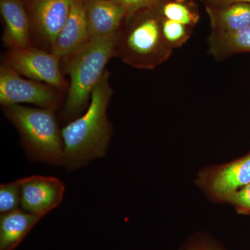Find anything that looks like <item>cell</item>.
I'll use <instances>...</instances> for the list:
<instances>
[{"label":"cell","mask_w":250,"mask_h":250,"mask_svg":"<svg viewBox=\"0 0 250 250\" xmlns=\"http://www.w3.org/2000/svg\"><path fill=\"white\" fill-rule=\"evenodd\" d=\"M109 72L105 70L94 88L85 113L62 129L64 152L62 166L72 171L90 161L103 157L107 152L112 134L107 108L113 94Z\"/></svg>","instance_id":"1"},{"label":"cell","mask_w":250,"mask_h":250,"mask_svg":"<svg viewBox=\"0 0 250 250\" xmlns=\"http://www.w3.org/2000/svg\"><path fill=\"white\" fill-rule=\"evenodd\" d=\"M117 34L90 39L65 58V71L70 79L62 111L65 119L75 120L88 108L92 92L106 70V64L116 56Z\"/></svg>","instance_id":"2"},{"label":"cell","mask_w":250,"mask_h":250,"mask_svg":"<svg viewBox=\"0 0 250 250\" xmlns=\"http://www.w3.org/2000/svg\"><path fill=\"white\" fill-rule=\"evenodd\" d=\"M161 3L126 18V25L118 31L116 56L130 66L151 70L172 54L161 30Z\"/></svg>","instance_id":"3"},{"label":"cell","mask_w":250,"mask_h":250,"mask_svg":"<svg viewBox=\"0 0 250 250\" xmlns=\"http://www.w3.org/2000/svg\"><path fill=\"white\" fill-rule=\"evenodd\" d=\"M5 116L16 126L31 160L62 166L64 146L53 110L20 104L3 106Z\"/></svg>","instance_id":"4"},{"label":"cell","mask_w":250,"mask_h":250,"mask_svg":"<svg viewBox=\"0 0 250 250\" xmlns=\"http://www.w3.org/2000/svg\"><path fill=\"white\" fill-rule=\"evenodd\" d=\"M60 102L57 88L37 81L25 80L8 65H1L0 103L3 106L27 103L55 111Z\"/></svg>","instance_id":"5"},{"label":"cell","mask_w":250,"mask_h":250,"mask_svg":"<svg viewBox=\"0 0 250 250\" xmlns=\"http://www.w3.org/2000/svg\"><path fill=\"white\" fill-rule=\"evenodd\" d=\"M59 58L52 52L31 47L9 49L4 56V64L22 76L45 83L57 90L66 88L67 83L62 76Z\"/></svg>","instance_id":"6"},{"label":"cell","mask_w":250,"mask_h":250,"mask_svg":"<svg viewBox=\"0 0 250 250\" xmlns=\"http://www.w3.org/2000/svg\"><path fill=\"white\" fill-rule=\"evenodd\" d=\"M18 181L24 211L42 217L62 203L65 184L57 177L34 175Z\"/></svg>","instance_id":"7"},{"label":"cell","mask_w":250,"mask_h":250,"mask_svg":"<svg viewBox=\"0 0 250 250\" xmlns=\"http://www.w3.org/2000/svg\"><path fill=\"white\" fill-rule=\"evenodd\" d=\"M72 0H29L30 25L52 49L66 22Z\"/></svg>","instance_id":"8"},{"label":"cell","mask_w":250,"mask_h":250,"mask_svg":"<svg viewBox=\"0 0 250 250\" xmlns=\"http://www.w3.org/2000/svg\"><path fill=\"white\" fill-rule=\"evenodd\" d=\"M85 2L86 0H72L66 22L51 49L59 59L66 58L90 41Z\"/></svg>","instance_id":"9"},{"label":"cell","mask_w":250,"mask_h":250,"mask_svg":"<svg viewBox=\"0 0 250 250\" xmlns=\"http://www.w3.org/2000/svg\"><path fill=\"white\" fill-rule=\"evenodd\" d=\"M203 179L211 195L226 200L233 192L250 183V153L208 172Z\"/></svg>","instance_id":"10"},{"label":"cell","mask_w":250,"mask_h":250,"mask_svg":"<svg viewBox=\"0 0 250 250\" xmlns=\"http://www.w3.org/2000/svg\"><path fill=\"white\" fill-rule=\"evenodd\" d=\"M4 22L2 41L9 49L31 47L30 21L22 0H0Z\"/></svg>","instance_id":"11"},{"label":"cell","mask_w":250,"mask_h":250,"mask_svg":"<svg viewBox=\"0 0 250 250\" xmlns=\"http://www.w3.org/2000/svg\"><path fill=\"white\" fill-rule=\"evenodd\" d=\"M85 13L90 40L115 35L126 19L124 10L113 0H86Z\"/></svg>","instance_id":"12"},{"label":"cell","mask_w":250,"mask_h":250,"mask_svg":"<svg viewBox=\"0 0 250 250\" xmlns=\"http://www.w3.org/2000/svg\"><path fill=\"white\" fill-rule=\"evenodd\" d=\"M42 218L17 210L0 217V250H14Z\"/></svg>","instance_id":"13"},{"label":"cell","mask_w":250,"mask_h":250,"mask_svg":"<svg viewBox=\"0 0 250 250\" xmlns=\"http://www.w3.org/2000/svg\"><path fill=\"white\" fill-rule=\"evenodd\" d=\"M210 27L215 32L233 31L250 26V4L234 3L228 6H206Z\"/></svg>","instance_id":"14"},{"label":"cell","mask_w":250,"mask_h":250,"mask_svg":"<svg viewBox=\"0 0 250 250\" xmlns=\"http://www.w3.org/2000/svg\"><path fill=\"white\" fill-rule=\"evenodd\" d=\"M208 47L210 54L219 61L235 54L250 52V26L233 31H212Z\"/></svg>","instance_id":"15"},{"label":"cell","mask_w":250,"mask_h":250,"mask_svg":"<svg viewBox=\"0 0 250 250\" xmlns=\"http://www.w3.org/2000/svg\"><path fill=\"white\" fill-rule=\"evenodd\" d=\"M160 10L163 17L192 29L200 19L196 5L190 0H162Z\"/></svg>","instance_id":"16"},{"label":"cell","mask_w":250,"mask_h":250,"mask_svg":"<svg viewBox=\"0 0 250 250\" xmlns=\"http://www.w3.org/2000/svg\"><path fill=\"white\" fill-rule=\"evenodd\" d=\"M161 30L166 42L172 49L183 45L188 40L192 32V28L166 19L163 16Z\"/></svg>","instance_id":"17"},{"label":"cell","mask_w":250,"mask_h":250,"mask_svg":"<svg viewBox=\"0 0 250 250\" xmlns=\"http://www.w3.org/2000/svg\"><path fill=\"white\" fill-rule=\"evenodd\" d=\"M21 207V188L19 181L0 185L1 215L19 210Z\"/></svg>","instance_id":"18"},{"label":"cell","mask_w":250,"mask_h":250,"mask_svg":"<svg viewBox=\"0 0 250 250\" xmlns=\"http://www.w3.org/2000/svg\"><path fill=\"white\" fill-rule=\"evenodd\" d=\"M124 10L126 18L131 17L142 10L158 6L162 0H113Z\"/></svg>","instance_id":"19"},{"label":"cell","mask_w":250,"mask_h":250,"mask_svg":"<svg viewBox=\"0 0 250 250\" xmlns=\"http://www.w3.org/2000/svg\"><path fill=\"white\" fill-rule=\"evenodd\" d=\"M243 214H250V183L233 192L226 199Z\"/></svg>","instance_id":"20"},{"label":"cell","mask_w":250,"mask_h":250,"mask_svg":"<svg viewBox=\"0 0 250 250\" xmlns=\"http://www.w3.org/2000/svg\"><path fill=\"white\" fill-rule=\"evenodd\" d=\"M206 6H228V5L234 4V3H248L250 4V0H203Z\"/></svg>","instance_id":"21"},{"label":"cell","mask_w":250,"mask_h":250,"mask_svg":"<svg viewBox=\"0 0 250 250\" xmlns=\"http://www.w3.org/2000/svg\"><path fill=\"white\" fill-rule=\"evenodd\" d=\"M188 250H220L213 246H206V245H197L190 247Z\"/></svg>","instance_id":"22"},{"label":"cell","mask_w":250,"mask_h":250,"mask_svg":"<svg viewBox=\"0 0 250 250\" xmlns=\"http://www.w3.org/2000/svg\"><path fill=\"white\" fill-rule=\"evenodd\" d=\"M201 1H203V0H201Z\"/></svg>","instance_id":"23"}]
</instances>
